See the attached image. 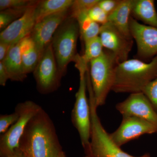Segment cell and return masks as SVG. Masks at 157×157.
<instances>
[{
	"mask_svg": "<svg viewBox=\"0 0 157 157\" xmlns=\"http://www.w3.org/2000/svg\"><path fill=\"white\" fill-rule=\"evenodd\" d=\"M19 148L26 157H58L63 151L53 122L42 108L29 121Z\"/></svg>",
	"mask_w": 157,
	"mask_h": 157,
	"instance_id": "cell-1",
	"label": "cell"
},
{
	"mask_svg": "<svg viewBox=\"0 0 157 157\" xmlns=\"http://www.w3.org/2000/svg\"><path fill=\"white\" fill-rule=\"evenodd\" d=\"M157 77V55L149 63L138 59H128L117 65L112 90L131 94L142 92Z\"/></svg>",
	"mask_w": 157,
	"mask_h": 157,
	"instance_id": "cell-2",
	"label": "cell"
},
{
	"mask_svg": "<svg viewBox=\"0 0 157 157\" xmlns=\"http://www.w3.org/2000/svg\"><path fill=\"white\" fill-rule=\"evenodd\" d=\"M119 63L115 56L106 49L101 56L90 62L89 76L98 108L105 104L108 94L112 90Z\"/></svg>",
	"mask_w": 157,
	"mask_h": 157,
	"instance_id": "cell-3",
	"label": "cell"
},
{
	"mask_svg": "<svg viewBox=\"0 0 157 157\" xmlns=\"http://www.w3.org/2000/svg\"><path fill=\"white\" fill-rule=\"evenodd\" d=\"M79 35L78 22L70 15L63 21L54 35L52 44L62 77L67 72L68 64L74 61L77 55L76 45Z\"/></svg>",
	"mask_w": 157,
	"mask_h": 157,
	"instance_id": "cell-4",
	"label": "cell"
},
{
	"mask_svg": "<svg viewBox=\"0 0 157 157\" xmlns=\"http://www.w3.org/2000/svg\"><path fill=\"white\" fill-rule=\"evenodd\" d=\"M76 68L79 72V84L71 112V121L78 132L82 145L86 154L89 150L91 133L90 107L86 96L89 68L82 66H77Z\"/></svg>",
	"mask_w": 157,
	"mask_h": 157,
	"instance_id": "cell-5",
	"label": "cell"
},
{
	"mask_svg": "<svg viewBox=\"0 0 157 157\" xmlns=\"http://www.w3.org/2000/svg\"><path fill=\"white\" fill-rule=\"evenodd\" d=\"M91 117V133L89 150L86 155L92 157H150L146 154L135 157L124 151L112 140L101 124L92 93L89 94Z\"/></svg>",
	"mask_w": 157,
	"mask_h": 157,
	"instance_id": "cell-6",
	"label": "cell"
},
{
	"mask_svg": "<svg viewBox=\"0 0 157 157\" xmlns=\"http://www.w3.org/2000/svg\"><path fill=\"white\" fill-rule=\"evenodd\" d=\"M42 107L32 101L21 102L14 111L19 114L18 120L5 134L0 136V157H9L19 148L20 140L29 121Z\"/></svg>",
	"mask_w": 157,
	"mask_h": 157,
	"instance_id": "cell-7",
	"label": "cell"
},
{
	"mask_svg": "<svg viewBox=\"0 0 157 157\" xmlns=\"http://www.w3.org/2000/svg\"><path fill=\"white\" fill-rule=\"evenodd\" d=\"M37 90L43 94L58 89L62 78L59 72L52 43L42 52L33 72Z\"/></svg>",
	"mask_w": 157,
	"mask_h": 157,
	"instance_id": "cell-8",
	"label": "cell"
},
{
	"mask_svg": "<svg viewBox=\"0 0 157 157\" xmlns=\"http://www.w3.org/2000/svg\"><path fill=\"white\" fill-rule=\"evenodd\" d=\"M131 36L137 46V56L139 59H152L157 55V28L142 24L131 16Z\"/></svg>",
	"mask_w": 157,
	"mask_h": 157,
	"instance_id": "cell-9",
	"label": "cell"
},
{
	"mask_svg": "<svg viewBox=\"0 0 157 157\" xmlns=\"http://www.w3.org/2000/svg\"><path fill=\"white\" fill-rule=\"evenodd\" d=\"M116 108L124 117H134L151 123L157 127V112L143 93L131 94Z\"/></svg>",
	"mask_w": 157,
	"mask_h": 157,
	"instance_id": "cell-10",
	"label": "cell"
},
{
	"mask_svg": "<svg viewBox=\"0 0 157 157\" xmlns=\"http://www.w3.org/2000/svg\"><path fill=\"white\" fill-rule=\"evenodd\" d=\"M99 37L104 48L112 52L119 63L128 59L133 39L127 38L109 22L101 25Z\"/></svg>",
	"mask_w": 157,
	"mask_h": 157,
	"instance_id": "cell-11",
	"label": "cell"
},
{
	"mask_svg": "<svg viewBox=\"0 0 157 157\" xmlns=\"http://www.w3.org/2000/svg\"><path fill=\"white\" fill-rule=\"evenodd\" d=\"M123 117L119 127L109 134L111 140L120 147L145 134L157 133V127L148 121L134 117Z\"/></svg>",
	"mask_w": 157,
	"mask_h": 157,
	"instance_id": "cell-12",
	"label": "cell"
},
{
	"mask_svg": "<svg viewBox=\"0 0 157 157\" xmlns=\"http://www.w3.org/2000/svg\"><path fill=\"white\" fill-rule=\"evenodd\" d=\"M70 14V9L49 15L36 23L30 36L41 53L52 43L57 29Z\"/></svg>",
	"mask_w": 157,
	"mask_h": 157,
	"instance_id": "cell-13",
	"label": "cell"
},
{
	"mask_svg": "<svg viewBox=\"0 0 157 157\" xmlns=\"http://www.w3.org/2000/svg\"><path fill=\"white\" fill-rule=\"evenodd\" d=\"M39 1L24 14L1 32L0 42L14 45L30 36L36 23L35 11Z\"/></svg>",
	"mask_w": 157,
	"mask_h": 157,
	"instance_id": "cell-14",
	"label": "cell"
},
{
	"mask_svg": "<svg viewBox=\"0 0 157 157\" xmlns=\"http://www.w3.org/2000/svg\"><path fill=\"white\" fill-rule=\"evenodd\" d=\"M134 0H121L120 3L111 14L108 15V22L111 23L122 33L130 39H133L130 29Z\"/></svg>",
	"mask_w": 157,
	"mask_h": 157,
	"instance_id": "cell-15",
	"label": "cell"
},
{
	"mask_svg": "<svg viewBox=\"0 0 157 157\" xmlns=\"http://www.w3.org/2000/svg\"><path fill=\"white\" fill-rule=\"evenodd\" d=\"M2 62L11 81L23 82L27 75L24 71L21 51L20 42L11 46Z\"/></svg>",
	"mask_w": 157,
	"mask_h": 157,
	"instance_id": "cell-16",
	"label": "cell"
},
{
	"mask_svg": "<svg viewBox=\"0 0 157 157\" xmlns=\"http://www.w3.org/2000/svg\"><path fill=\"white\" fill-rule=\"evenodd\" d=\"M132 15L136 20L157 28V12L153 0H134Z\"/></svg>",
	"mask_w": 157,
	"mask_h": 157,
	"instance_id": "cell-17",
	"label": "cell"
},
{
	"mask_svg": "<svg viewBox=\"0 0 157 157\" xmlns=\"http://www.w3.org/2000/svg\"><path fill=\"white\" fill-rule=\"evenodd\" d=\"M20 47L24 71L27 75L34 72L42 53L30 36L20 41Z\"/></svg>",
	"mask_w": 157,
	"mask_h": 157,
	"instance_id": "cell-18",
	"label": "cell"
},
{
	"mask_svg": "<svg viewBox=\"0 0 157 157\" xmlns=\"http://www.w3.org/2000/svg\"><path fill=\"white\" fill-rule=\"evenodd\" d=\"M73 2V0L39 1L35 9L36 23L49 15L69 10Z\"/></svg>",
	"mask_w": 157,
	"mask_h": 157,
	"instance_id": "cell-19",
	"label": "cell"
},
{
	"mask_svg": "<svg viewBox=\"0 0 157 157\" xmlns=\"http://www.w3.org/2000/svg\"><path fill=\"white\" fill-rule=\"evenodd\" d=\"M75 19L78 22L79 35L84 42L99 36L101 25L92 20L87 12L79 14Z\"/></svg>",
	"mask_w": 157,
	"mask_h": 157,
	"instance_id": "cell-20",
	"label": "cell"
},
{
	"mask_svg": "<svg viewBox=\"0 0 157 157\" xmlns=\"http://www.w3.org/2000/svg\"><path fill=\"white\" fill-rule=\"evenodd\" d=\"M84 52L82 55L77 54L74 61H79L82 65L88 66L90 62L101 56L104 49L99 36L84 42Z\"/></svg>",
	"mask_w": 157,
	"mask_h": 157,
	"instance_id": "cell-21",
	"label": "cell"
},
{
	"mask_svg": "<svg viewBox=\"0 0 157 157\" xmlns=\"http://www.w3.org/2000/svg\"><path fill=\"white\" fill-rule=\"evenodd\" d=\"M30 7L12 8V9H7L1 11V13H0L1 31H3L12 22L21 17Z\"/></svg>",
	"mask_w": 157,
	"mask_h": 157,
	"instance_id": "cell-22",
	"label": "cell"
},
{
	"mask_svg": "<svg viewBox=\"0 0 157 157\" xmlns=\"http://www.w3.org/2000/svg\"><path fill=\"white\" fill-rule=\"evenodd\" d=\"M100 0H75L70 9L71 17L75 18L79 14L88 12Z\"/></svg>",
	"mask_w": 157,
	"mask_h": 157,
	"instance_id": "cell-23",
	"label": "cell"
},
{
	"mask_svg": "<svg viewBox=\"0 0 157 157\" xmlns=\"http://www.w3.org/2000/svg\"><path fill=\"white\" fill-rule=\"evenodd\" d=\"M37 2L33 0H0V10L2 11L12 8L30 7Z\"/></svg>",
	"mask_w": 157,
	"mask_h": 157,
	"instance_id": "cell-24",
	"label": "cell"
},
{
	"mask_svg": "<svg viewBox=\"0 0 157 157\" xmlns=\"http://www.w3.org/2000/svg\"><path fill=\"white\" fill-rule=\"evenodd\" d=\"M19 118V114L14 111L11 114L0 115V134H5Z\"/></svg>",
	"mask_w": 157,
	"mask_h": 157,
	"instance_id": "cell-25",
	"label": "cell"
},
{
	"mask_svg": "<svg viewBox=\"0 0 157 157\" xmlns=\"http://www.w3.org/2000/svg\"><path fill=\"white\" fill-rule=\"evenodd\" d=\"M143 93L157 112V77L144 88Z\"/></svg>",
	"mask_w": 157,
	"mask_h": 157,
	"instance_id": "cell-26",
	"label": "cell"
},
{
	"mask_svg": "<svg viewBox=\"0 0 157 157\" xmlns=\"http://www.w3.org/2000/svg\"><path fill=\"white\" fill-rule=\"evenodd\" d=\"M87 14L92 20L100 25H103L108 22V15L98 6V4L92 8Z\"/></svg>",
	"mask_w": 157,
	"mask_h": 157,
	"instance_id": "cell-27",
	"label": "cell"
},
{
	"mask_svg": "<svg viewBox=\"0 0 157 157\" xmlns=\"http://www.w3.org/2000/svg\"><path fill=\"white\" fill-rule=\"evenodd\" d=\"M121 0H100L98 5L108 15L111 14L120 3Z\"/></svg>",
	"mask_w": 157,
	"mask_h": 157,
	"instance_id": "cell-28",
	"label": "cell"
},
{
	"mask_svg": "<svg viewBox=\"0 0 157 157\" xmlns=\"http://www.w3.org/2000/svg\"><path fill=\"white\" fill-rule=\"evenodd\" d=\"M9 79V73L2 62H0V85L6 86L7 82Z\"/></svg>",
	"mask_w": 157,
	"mask_h": 157,
	"instance_id": "cell-29",
	"label": "cell"
},
{
	"mask_svg": "<svg viewBox=\"0 0 157 157\" xmlns=\"http://www.w3.org/2000/svg\"><path fill=\"white\" fill-rule=\"evenodd\" d=\"M12 45L6 42H0V62L3 61L6 58Z\"/></svg>",
	"mask_w": 157,
	"mask_h": 157,
	"instance_id": "cell-30",
	"label": "cell"
},
{
	"mask_svg": "<svg viewBox=\"0 0 157 157\" xmlns=\"http://www.w3.org/2000/svg\"><path fill=\"white\" fill-rule=\"evenodd\" d=\"M9 157H26V156L22 151L19 148H18L15 151L14 153H13V154L11 155Z\"/></svg>",
	"mask_w": 157,
	"mask_h": 157,
	"instance_id": "cell-31",
	"label": "cell"
},
{
	"mask_svg": "<svg viewBox=\"0 0 157 157\" xmlns=\"http://www.w3.org/2000/svg\"><path fill=\"white\" fill-rule=\"evenodd\" d=\"M58 157H67V156L64 152L63 151L59 155Z\"/></svg>",
	"mask_w": 157,
	"mask_h": 157,
	"instance_id": "cell-32",
	"label": "cell"
},
{
	"mask_svg": "<svg viewBox=\"0 0 157 157\" xmlns=\"http://www.w3.org/2000/svg\"><path fill=\"white\" fill-rule=\"evenodd\" d=\"M83 157H92L90 156V155H86L85 156H84Z\"/></svg>",
	"mask_w": 157,
	"mask_h": 157,
	"instance_id": "cell-33",
	"label": "cell"
},
{
	"mask_svg": "<svg viewBox=\"0 0 157 157\" xmlns=\"http://www.w3.org/2000/svg\"></svg>",
	"mask_w": 157,
	"mask_h": 157,
	"instance_id": "cell-34",
	"label": "cell"
}]
</instances>
